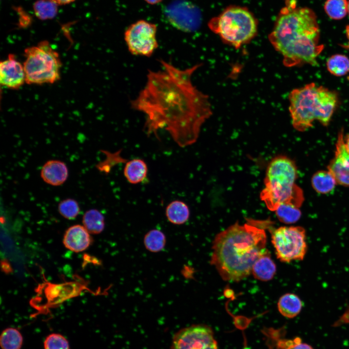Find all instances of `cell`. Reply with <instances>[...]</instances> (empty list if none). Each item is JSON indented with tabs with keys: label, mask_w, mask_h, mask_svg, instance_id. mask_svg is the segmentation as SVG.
Listing matches in <instances>:
<instances>
[{
	"label": "cell",
	"mask_w": 349,
	"mask_h": 349,
	"mask_svg": "<svg viewBox=\"0 0 349 349\" xmlns=\"http://www.w3.org/2000/svg\"><path fill=\"white\" fill-rule=\"evenodd\" d=\"M346 32L347 37L348 39L349 40V25H348L347 26V27H346Z\"/></svg>",
	"instance_id": "34"
},
{
	"label": "cell",
	"mask_w": 349,
	"mask_h": 349,
	"mask_svg": "<svg viewBox=\"0 0 349 349\" xmlns=\"http://www.w3.org/2000/svg\"><path fill=\"white\" fill-rule=\"evenodd\" d=\"M271 242L278 259L284 262L302 260L307 252L306 232L301 226H281L271 232Z\"/></svg>",
	"instance_id": "8"
},
{
	"label": "cell",
	"mask_w": 349,
	"mask_h": 349,
	"mask_svg": "<svg viewBox=\"0 0 349 349\" xmlns=\"http://www.w3.org/2000/svg\"><path fill=\"white\" fill-rule=\"evenodd\" d=\"M275 211L279 220L286 224L297 222L301 214L299 208L287 204L280 205Z\"/></svg>",
	"instance_id": "26"
},
{
	"label": "cell",
	"mask_w": 349,
	"mask_h": 349,
	"mask_svg": "<svg viewBox=\"0 0 349 349\" xmlns=\"http://www.w3.org/2000/svg\"><path fill=\"white\" fill-rule=\"evenodd\" d=\"M170 349H218L212 328L203 324H193L174 335Z\"/></svg>",
	"instance_id": "10"
},
{
	"label": "cell",
	"mask_w": 349,
	"mask_h": 349,
	"mask_svg": "<svg viewBox=\"0 0 349 349\" xmlns=\"http://www.w3.org/2000/svg\"><path fill=\"white\" fill-rule=\"evenodd\" d=\"M44 349H69L67 339L60 333H53L46 338L44 342Z\"/></svg>",
	"instance_id": "29"
},
{
	"label": "cell",
	"mask_w": 349,
	"mask_h": 349,
	"mask_svg": "<svg viewBox=\"0 0 349 349\" xmlns=\"http://www.w3.org/2000/svg\"><path fill=\"white\" fill-rule=\"evenodd\" d=\"M348 12L349 15V0L348 1Z\"/></svg>",
	"instance_id": "35"
},
{
	"label": "cell",
	"mask_w": 349,
	"mask_h": 349,
	"mask_svg": "<svg viewBox=\"0 0 349 349\" xmlns=\"http://www.w3.org/2000/svg\"><path fill=\"white\" fill-rule=\"evenodd\" d=\"M297 169L294 161L279 155L269 163L264 180L265 188L260 198L267 207L275 211L282 204L300 208L303 201L302 190L295 184Z\"/></svg>",
	"instance_id": "5"
},
{
	"label": "cell",
	"mask_w": 349,
	"mask_h": 349,
	"mask_svg": "<svg viewBox=\"0 0 349 349\" xmlns=\"http://www.w3.org/2000/svg\"><path fill=\"white\" fill-rule=\"evenodd\" d=\"M279 346L281 349H314L311 345L302 342L299 337L282 340L279 342Z\"/></svg>",
	"instance_id": "30"
},
{
	"label": "cell",
	"mask_w": 349,
	"mask_h": 349,
	"mask_svg": "<svg viewBox=\"0 0 349 349\" xmlns=\"http://www.w3.org/2000/svg\"><path fill=\"white\" fill-rule=\"evenodd\" d=\"M156 24L139 20L125 30L124 39L129 51L134 55L151 56L158 47Z\"/></svg>",
	"instance_id": "9"
},
{
	"label": "cell",
	"mask_w": 349,
	"mask_h": 349,
	"mask_svg": "<svg viewBox=\"0 0 349 349\" xmlns=\"http://www.w3.org/2000/svg\"><path fill=\"white\" fill-rule=\"evenodd\" d=\"M23 344V336L17 329L7 328L1 333L0 344L2 349H20Z\"/></svg>",
	"instance_id": "24"
},
{
	"label": "cell",
	"mask_w": 349,
	"mask_h": 349,
	"mask_svg": "<svg viewBox=\"0 0 349 349\" xmlns=\"http://www.w3.org/2000/svg\"><path fill=\"white\" fill-rule=\"evenodd\" d=\"M82 222L88 232L92 234L100 233L105 227L104 216L96 209L86 211L83 215Z\"/></svg>",
	"instance_id": "21"
},
{
	"label": "cell",
	"mask_w": 349,
	"mask_h": 349,
	"mask_svg": "<svg viewBox=\"0 0 349 349\" xmlns=\"http://www.w3.org/2000/svg\"><path fill=\"white\" fill-rule=\"evenodd\" d=\"M311 184L314 189L318 193L326 194L333 190L336 180L327 171H319L312 176Z\"/></svg>",
	"instance_id": "20"
},
{
	"label": "cell",
	"mask_w": 349,
	"mask_h": 349,
	"mask_svg": "<svg viewBox=\"0 0 349 349\" xmlns=\"http://www.w3.org/2000/svg\"><path fill=\"white\" fill-rule=\"evenodd\" d=\"M190 210L184 202L175 200L170 203L165 210L167 220L172 223L180 225L185 223L190 217Z\"/></svg>",
	"instance_id": "19"
},
{
	"label": "cell",
	"mask_w": 349,
	"mask_h": 349,
	"mask_svg": "<svg viewBox=\"0 0 349 349\" xmlns=\"http://www.w3.org/2000/svg\"><path fill=\"white\" fill-rule=\"evenodd\" d=\"M208 26L225 43L238 48L255 36L258 23L248 9L232 6L211 19Z\"/></svg>",
	"instance_id": "6"
},
{
	"label": "cell",
	"mask_w": 349,
	"mask_h": 349,
	"mask_svg": "<svg viewBox=\"0 0 349 349\" xmlns=\"http://www.w3.org/2000/svg\"><path fill=\"white\" fill-rule=\"evenodd\" d=\"M276 271V265L267 251L254 263L252 268V273L256 279L262 281H268L273 278Z\"/></svg>",
	"instance_id": "16"
},
{
	"label": "cell",
	"mask_w": 349,
	"mask_h": 349,
	"mask_svg": "<svg viewBox=\"0 0 349 349\" xmlns=\"http://www.w3.org/2000/svg\"><path fill=\"white\" fill-rule=\"evenodd\" d=\"M92 239L90 233L84 227L76 224L66 231L63 243L68 249L76 253L85 250L91 244Z\"/></svg>",
	"instance_id": "14"
},
{
	"label": "cell",
	"mask_w": 349,
	"mask_h": 349,
	"mask_svg": "<svg viewBox=\"0 0 349 349\" xmlns=\"http://www.w3.org/2000/svg\"><path fill=\"white\" fill-rule=\"evenodd\" d=\"M269 39L283 57L285 66L292 67L317 64L324 46L314 12L295 3L284 7L276 18Z\"/></svg>",
	"instance_id": "2"
},
{
	"label": "cell",
	"mask_w": 349,
	"mask_h": 349,
	"mask_svg": "<svg viewBox=\"0 0 349 349\" xmlns=\"http://www.w3.org/2000/svg\"><path fill=\"white\" fill-rule=\"evenodd\" d=\"M165 14L173 26L184 32L196 31L201 23L199 9L194 5L186 1H176L169 4Z\"/></svg>",
	"instance_id": "11"
},
{
	"label": "cell",
	"mask_w": 349,
	"mask_h": 349,
	"mask_svg": "<svg viewBox=\"0 0 349 349\" xmlns=\"http://www.w3.org/2000/svg\"><path fill=\"white\" fill-rule=\"evenodd\" d=\"M266 241L265 231L256 221L236 222L214 238L210 263L224 280L240 281L252 273L254 263L268 251Z\"/></svg>",
	"instance_id": "3"
},
{
	"label": "cell",
	"mask_w": 349,
	"mask_h": 349,
	"mask_svg": "<svg viewBox=\"0 0 349 349\" xmlns=\"http://www.w3.org/2000/svg\"><path fill=\"white\" fill-rule=\"evenodd\" d=\"M324 9L331 18L341 19L348 13V1L347 0H327L324 4Z\"/></svg>",
	"instance_id": "27"
},
{
	"label": "cell",
	"mask_w": 349,
	"mask_h": 349,
	"mask_svg": "<svg viewBox=\"0 0 349 349\" xmlns=\"http://www.w3.org/2000/svg\"><path fill=\"white\" fill-rule=\"evenodd\" d=\"M58 209L61 215L68 220L74 219L80 212L79 203L72 198H67L61 201Z\"/></svg>",
	"instance_id": "28"
},
{
	"label": "cell",
	"mask_w": 349,
	"mask_h": 349,
	"mask_svg": "<svg viewBox=\"0 0 349 349\" xmlns=\"http://www.w3.org/2000/svg\"><path fill=\"white\" fill-rule=\"evenodd\" d=\"M60 5L57 0H37L33 3L35 16L39 19H52L57 15Z\"/></svg>",
	"instance_id": "22"
},
{
	"label": "cell",
	"mask_w": 349,
	"mask_h": 349,
	"mask_svg": "<svg viewBox=\"0 0 349 349\" xmlns=\"http://www.w3.org/2000/svg\"><path fill=\"white\" fill-rule=\"evenodd\" d=\"M162 69L149 70L145 85L131 101L145 116L148 135L167 130L184 147L195 143L203 124L212 115L208 96L193 85L191 77L201 64L181 69L160 60Z\"/></svg>",
	"instance_id": "1"
},
{
	"label": "cell",
	"mask_w": 349,
	"mask_h": 349,
	"mask_svg": "<svg viewBox=\"0 0 349 349\" xmlns=\"http://www.w3.org/2000/svg\"><path fill=\"white\" fill-rule=\"evenodd\" d=\"M344 143L347 151L349 153V134L344 138Z\"/></svg>",
	"instance_id": "32"
},
{
	"label": "cell",
	"mask_w": 349,
	"mask_h": 349,
	"mask_svg": "<svg viewBox=\"0 0 349 349\" xmlns=\"http://www.w3.org/2000/svg\"><path fill=\"white\" fill-rule=\"evenodd\" d=\"M166 238L164 234L159 230L152 229L144 236L143 243L145 248L149 252L158 253L165 247Z\"/></svg>",
	"instance_id": "25"
},
{
	"label": "cell",
	"mask_w": 349,
	"mask_h": 349,
	"mask_svg": "<svg viewBox=\"0 0 349 349\" xmlns=\"http://www.w3.org/2000/svg\"><path fill=\"white\" fill-rule=\"evenodd\" d=\"M147 3L150 5H155L161 2L163 0H144Z\"/></svg>",
	"instance_id": "31"
},
{
	"label": "cell",
	"mask_w": 349,
	"mask_h": 349,
	"mask_svg": "<svg viewBox=\"0 0 349 349\" xmlns=\"http://www.w3.org/2000/svg\"><path fill=\"white\" fill-rule=\"evenodd\" d=\"M24 56L23 65L27 83H53L60 79L62 63L59 56L47 41L27 48Z\"/></svg>",
	"instance_id": "7"
},
{
	"label": "cell",
	"mask_w": 349,
	"mask_h": 349,
	"mask_svg": "<svg viewBox=\"0 0 349 349\" xmlns=\"http://www.w3.org/2000/svg\"><path fill=\"white\" fill-rule=\"evenodd\" d=\"M148 168L145 162L140 159L127 161L124 169V174L127 181L132 184L143 182L146 177Z\"/></svg>",
	"instance_id": "18"
},
{
	"label": "cell",
	"mask_w": 349,
	"mask_h": 349,
	"mask_svg": "<svg viewBox=\"0 0 349 349\" xmlns=\"http://www.w3.org/2000/svg\"><path fill=\"white\" fill-rule=\"evenodd\" d=\"M288 98L292 125L302 132L311 127L315 120L328 125L338 102L335 92L314 82L293 89Z\"/></svg>",
	"instance_id": "4"
},
{
	"label": "cell",
	"mask_w": 349,
	"mask_h": 349,
	"mask_svg": "<svg viewBox=\"0 0 349 349\" xmlns=\"http://www.w3.org/2000/svg\"><path fill=\"white\" fill-rule=\"evenodd\" d=\"M333 158L328 166V171L337 184L349 187V153L345 143L343 130L339 132Z\"/></svg>",
	"instance_id": "12"
},
{
	"label": "cell",
	"mask_w": 349,
	"mask_h": 349,
	"mask_svg": "<svg viewBox=\"0 0 349 349\" xmlns=\"http://www.w3.org/2000/svg\"><path fill=\"white\" fill-rule=\"evenodd\" d=\"M40 175L46 183L53 186H58L66 181L68 176V169L64 162L51 159L43 165Z\"/></svg>",
	"instance_id": "15"
},
{
	"label": "cell",
	"mask_w": 349,
	"mask_h": 349,
	"mask_svg": "<svg viewBox=\"0 0 349 349\" xmlns=\"http://www.w3.org/2000/svg\"><path fill=\"white\" fill-rule=\"evenodd\" d=\"M302 306L303 303L300 298L293 293L283 295L277 303V308L280 313L288 318L296 317L301 311Z\"/></svg>",
	"instance_id": "17"
},
{
	"label": "cell",
	"mask_w": 349,
	"mask_h": 349,
	"mask_svg": "<svg viewBox=\"0 0 349 349\" xmlns=\"http://www.w3.org/2000/svg\"><path fill=\"white\" fill-rule=\"evenodd\" d=\"M58 2H59V4L61 5H65L67 4H69L73 1H74L75 0H57Z\"/></svg>",
	"instance_id": "33"
},
{
	"label": "cell",
	"mask_w": 349,
	"mask_h": 349,
	"mask_svg": "<svg viewBox=\"0 0 349 349\" xmlns=\"http://www.w3.org/2000/svg\"><path fill=\"white\" fill-rule=\"evenodd\" d=\"M0 82L1 85L12 89H18L26 82L23 65L13 54L0 62Z\"/></svg>",
	"instance_id": "13"
},
{
	"label": "cell",
	"mask_w": 349,
	"mask_h": 349,
	"mask_svg": "<svg viewBox=\"0 0 349 349\" xmlns=\"http://www.w3.org/2000/svg\"><path fill=\"white\" fill-rule=\"evenodd\" d=\"M328 71L336 77H341L349 72V58L345 55L336 54L331 56L327 61Z\"/></svg>",
	"instance_id": "23"
}]
</instances>
